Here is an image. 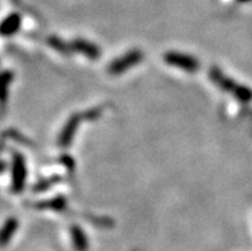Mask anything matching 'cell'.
Returning <instances> with one entry per match:
<instances>
[{"mask_svg":"<svg viewBox=\"0 0 252 251\" xmlns=\"http://www.w3.org/2000/svg\"><path fill=\"white\" fill-rule=\"evenodd\" d=\"M70 48H72V50L80 51L81 54L90 58V59H97V58L100 57L99 46H96L95 44L86 41V40H82V38L74 40V41L70 44Z\"/></svg>","mask_w":252,"mask_h":251,"instance_id":"6","label":"cell"},{"mask_svg":"<svg viewBox=\"0 0 252 251\" xmlns=\"http://www.w3.org/2000/svg\"><path fill=\"white\" fill-rule=\"evenodd\" d=\"M48 44L49 46H51V48L55 49L57 51H61L63 54H65V53H68L69 50H72L70 44L67 45L63 40H61L59 37H55V36H50V37L48 38Z\"/></svg>","mask_w":252,"mask_h":251,"instance_id":"12","label":"cell"},{"mask_svg":"<svg viewBox=\"0 0 252 251\" xmlns=\"http://www.w3.org/2000/svg\"><path fill=\"white\" fill-rule=\"evenodd\" d=\"M27 181V166L25 156L19 151L12 153L10 163V190L13 194H21L26 187Z\"/></svg>","mask_w":252,"mask_h":251,"instance_id":"1","label":"cell"},{"mask_svg":"<svg viewBox=\"0 0 252 251\" xmlns=\"http://www.w3.org/2000/svg\"><path fill=\"white\" fill-rule=\"evenodd\" d=\"M22 26V17L18 13H10L5 18L0 21V36L1 37H10L16 35Z\"/></svg>","mask_w":252,"mask_h":251,"instance_id":"5","label":"cell"},{"mask_svg":"<svg viewBox=\"0 0 252 251\" xmlns=\"http://www.w3.org/2000/svg\"><path fill=\"white\" fill-rule=\"evenodd\" d=\"M238 3H249V1H251V0H237Z\"/></svg>","mask_w":252,"mask_h":251,"instance_id":"16","label":"cell"},{"mask_svg":"<svg viewBox=\"0 0 252 251\" xmlns=\"http://www.w3.org/2000/svg\"><path fill=\"white\" fill-rule=\"evenodd\" d=\"M14 80V74L12 71H3L0 72V109H4L8 103L9 89Z\"/></svg>","mask_w":252,"mask_h":251,"instance_id":"7","label":"cell"},{"mask_svg":"<svg viewBox=\"0 0 252 251\" xmlns=\"http://www.w3.org/2000/svg\"><path fill=\"white\" fill-rule=\"evenodd\" d=\"M234 96H236L238 100L243 103H249L252 100V90L246 87V86H242V85H238L234 90Z\"/></svg>","mask_w":252,"mask_h":251,"instance_id":"14","label":"cell"},{"mask_svg":"<svg viewBox=\"0 0 252 251\" xmlns=\"http://www.w3.org/2000/svg\"><path fill=\"white\" fill-rule=\"evenodd\" d=\"M210 78L214 81V82L217 83L219 87H220V89L225 90V91L234 92L236 87L238 86L233 80H230V78H228V77L224 76L220 71L217 70V68H213V70H211Z\"/></svg>","mask_w":252,"mask_h":251,"instance_id":"9","label":"cell"},{"mask_svg":"<svg viewBox=\"0 0 252 251\" xmlns=\"http://www.w3.org/2000/svg\"><path fill=\"white\" fill-rule=\"evenodd\" d=\"M72 240H73L74 248L78 251H86L87 248V240L82 229L78 226L72 227Z\"/></svg>","mask_w":252,"mask_h":251,"instance_id":"11","label":"cell"},{"mask_svg":"<svg viewBox=\"0 0 252 251\" xmlns=\"http://www.w3.org/2000/svg\"><path fill=\"white\" fill-rule=\"evenodd\" d=\"M33 207H35V209H49L55 210V212H62V210H64L65 207H67V201H65V199L63 196H58L54 197V199H51V200L40 201V203L35 204Z\"/></svg>","mask_w":252,"mask_h":251,"instance_id":"10","label":"cell"},{"mask_svg":"<svg viewBox=\"0 0 252 251\" xmlns=\"http://www.w3.org/2000/svg\"><path fill=\"white\" fill-rule=\"evenodd\" d=\"M164 61H165L166 64L172 66V67L181 68V70L186 71V72H196L198 67H200V63H198V61L195 57L182 54V53H174V51L165 53Z\"/></svg>","mask_w":252,"mask_h":251,"instance_id":"3","label":"cell"},{"mask_svg":"<svg viewBox=\"0 0 252 251\" xmlns=\"http://www.w3.org/2000/svg\"><path fill=\"white\" fill-rule=\"evenodd\" d=\"M82 114H73L67 121V123L64 124L63 130L61 131L59 139H58V143L62 147H68L69 143L73 140L74 134H76L78 124H80L81 119H82Z\"/></svg>","mask_w":252,"mask_h":251,"instance_id":"4","label":"cell"},{"mask_svg":"<svg viewBox=\"0 0 252 251\" xmlns=\"http://www.w3.org/2000/svg\"><path fill=\"white\" fill-rule=\"evenodd\" d=\"M6 168H8V163H6L5 160L0 159V175L4 173V172L6 171Z\"/></svg>","mask_w":252,"mask_h":251,"instance_id":"15","label":"cell"},{"mask_svg":"<svg viewBox=\"0 0 252 251\" xmlns=\"http://www.w3.org/2000/svg\"><path fill=\"white\" fill-rule=\"evenodd\" d=\"M142 59H144V53L141 50L128 51L123 57L117 58L115 61L110 63L108 68L109 73L114 74V76L123 73L127 70H131L132 67L137 66Z\"/></svg>","mask_w":252,"mask_h":251,"instance_id":"2","label":"cell"},{"mask_svg":"<svg viewBox=\"0 0 252 251\" xmlns=\"http://www.w3.org/2000/svg\"><path fill=\"white\" fill-rule=\"evenodd\" d=\"M59 179H61V178L58 177V176L57 177L54 176V177H51V178H46V179H40L37 183L33 184L32 191H33V192H42V191L50 188L54 183L59 182Z\"/></svg>","mask_w":252,"mask_h":251,"instance_id":"13","label":"cell"},{"mask_svg":"<svg viewBox=\"0 0 252 251\" xmlns=\"http://www.w3.org/2000/svg\"><path fill=\"white\" fill-rule=\"evenodd\" d=\"M0 150H1V147H0Z\"/></svg>","mask_w":252,"mask_h":251,"instance_id":"17","label":"cell"},{"mask_svg":"<svg viewBox=\"0 0 252 251\" xmlns=\"http://www.w3.org/2000/svg\"><path fill=\"white\" fill-rule=\"evenodd\" d=\"M18 226V219L14 216H10L3 223V226L0 227V246H5L9 244L14 233L17 232Z\"/></svg>","mask_w":252,"mask_h":251,"instance_id":"8","label":"cell"}]
</instances>
